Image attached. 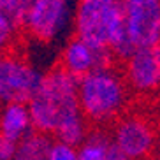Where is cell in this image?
Segmentation results:
<instances>
[{
    "label": "cell",
    "mask_w": 160,
    "mask_h": 160,
    "mask_svg": "<svg viewBox=\"0 0 160 160\" xmlns=\"http://www.w3.org/2000/svg\"><path fill=\"white\" fill-rule=\"evenodd\" d=\"M74 35L95 48H109L122 62L136 51L127 28L125 0H78Z\"/></svg>",
    "instance_id": "6da1fadb"
},
{
    "label": "cell",
    "mask_w": 160,
    "mask_h": 160,
    "mask_svg": "<svg viewBox=\"0 0 160 160\" xmlns=\"http://www.w3.org/2000/svg\"><path fill=\"white\" fill-rule=\"evenodd\" d=\"M28 108L37 132L55 136V132L78 114H83L79 104V79L57 65L42 74L41 85Z\"/></svg>",
    "instance_id": "7a4b0ae2"
},
{
    "label": "cell",
    "mask_w": 160,
    "mask_h": 160,
    "mask_svg": "<svg viewBox=\"0 0 160 160\" xmlns=\"http://www.w3.org/2000/svg\"><path fill=\"white\" fill-rule=\"evenodd\" d=\"M128 88L123 72L116 67L99 69L79 79V104L93 128H109L127 113Z\"/></svg>",
    "instance_id": "3957f363"
},
{
    "label": "cell",
    "mask_w": 160,
    "mask_h": 160,
    "mask_svg": "<svg viewBox=\"0 0 160 160\" xmlns=\"http://www.w3.org/2000/svg\"><path fill=\"white\" fill-rule=\"evenodd\" d=\"M113 146L130 160L155 158L160 151V130L150 116L125 113L109 127Z\"/></svg>",
    "instance_id": "277c9868"
},
{
    "label": "cell",
    "mask_w": 160,
    "mask_h": 160,
    "mask_svg": "<svg viewBox=\"0 0 160 160\" xmlns=\"http://www.w3.org/2000/svg\"><path fill=\"white\" fill-rule=\"evenodd\" d=\"M42 74L28 60L14 51L4 53L0 62V99L2 104L27 102L41 85Z\"/></svg>",
    "instance_id": "5b68a950"
},
{
    "label": "cell",
    "mask_w": 160,
    "mask_h": 160,
    "mask_svg": "<svg viewBox=\"0 0 160 160\" xmlns=\"http://www.w3.org/2000/svg\"><path fill=\"white\" fill-rule=\"evenodd\" d=\"M71 16V0H33L23 32L30 39L49 44L63 33Z\"/></svg>",
    "instance_id": "8992f818"
},
{
    "label": "cell",
    "mask_w": 160,
    "mask_h": 160,
    "mask_svg": "<svg viewBox=\"0 0 160 160\" xmlns=\"http://www.w3.org/2000/svg\"><path fill=\"white\" fill-rule=\"evenodd\" d=\"M116 62L118 58L109 48H95L78 35H72L67 41L58 57V65L78 79L99 69L114 67Z\"/></svg>",
    "instance_id": "52a82bcc"
},
{
    "label": "cell",
    "mask_w": 160,
    "mask_h": 160,
    "mask_svg": "<svg viewBox=\"0 0 160 160\" xmlns=\"http://www.w3.org/2000/svg\"><path fill=\"white\" fill-rule=\"evenodd\" d=\"M123 76L132 93L150 97L160 92V44L137 48L123 62Z\"/></svg>",
    "instance_id": "ba28073f"
},
{
    "label": "cell",
    "mask_w": 160,
    "mask_h": 160,
    "mask_svg": "<svg viewBox=\"0 0 160 160\" xmlns=\"http://www.w3.org/2000/svg\"><path fill=\"white\" fill-rule=\"evenodd\" d=\"M125 16L136 49L160 44V0H125Z\"/></svg>",
    "instance_id": "9c48e42d"
},
{
    "label": "cell",
    "mask_w": 160,
    "mask_h": 160,
    "mask_svg": "<svg viewBox=\"0 0 160 160\" xmlns=\"http://www.w3.org/2000/svg\"><path fill=\"white\" fill-rule=\"evenodd\" d=\"M35 132L33 118L27 102H9L2 106L0 114V139L11 142H21Z\"/></svg>",
    "instance_id": "30bf717a"
},
{
    "label": "cell",
    "mask_w": 160,
    "mask_h": 160,
    "mask_svg": "<svg viewBox=\"0 0 160 160\" xmlns=\"http://www.w3.org/2000/svg\"><path fill=\"white\" fill-rule=\"evenodd\" d=\"M109 128H92L85 141L78 146L79 160H109L113 151Z\"/></svg>",
    "instance_id": "8fae6325"
},
{
    "label": "cell",
    "mask_w": 160,
    "mask_h": 160,
    "mask_svg": "<svg viewBox=\"0 0 160 160\" xmlns=\"http://www.w3.org/2000/svg\"><path fill=\"white\" fill-rule=\"evenodd\" d=\"M53 144V137L42 132H32L18 142L14 160H49V150Z\"/></svg>",
    "instance_id": "7c38bea8"
},
{
    "label": "cell",
    "mask_w": 160,
    "mask_h": 160,
    "mask_svg": "<svg viewBox=\"0 0 160 160\" xmlns=\"http://www.w3.org/2000/svg\"><path fill=\"white\" fill-rule=\"evenodd\" d=\"M33 0H0V14L9 18L16 27L23 30L25 19Z\"/></svg>",
    "instance_id": "4fadbf2b"
},
{
    "label": "cell",
    "mask_w": 160,
    "mask_h": 160,
    "mask_svg": "<svg viewBox=\"0 0 160 160\" xmlns=\"http://www.w3.org/2000/svg\"><path fill=\"white\" fill-rule=\"evenodd\" d=\"M49 160H79L78 146L53 139L51 150H49Z\"/></svg>",
    "instance_id": "5bb4252c"
},
{
    "label": "cell",
    "mask_w": 160,
    "mask_h": 160,
    "mask_svg": "<svg viewBox=\"0 0 160 160\" xmlns=\"http://www.w3.org/2000/svg\"><path fill=\"white\" fill-rule=\"evenodd\" d=\"M23 32V30L16 27L9 18L0 14V42L4 48H11L14 44V41L18 39V35Z\"/></svg>",
    "instance_id": "9a60e30c"
},
{
    "label": "cell",
    "mask_w": 160,
    "mask_h": 160,
    "mask_svg": "<svg viewBox=\"0 0 160 160\" xmlns=\"http://www.w3.org/2000/svg\"><path fill=\"white\" fill-rule=\"evenodd\" d=\"M16 148H18L16 142L0 139V160H14Z\"/></svg>",
    "instance_id": "2e32d148"
},
{
    "label": "cell",
    "mask_w": 160,
    "mask_h": 160,
    "mask_svg": "<svg viewBox=\"0 0 160 160\" xmlns=\"http://www.w3.org/2000/svg\"><path fill=\"white\" fill-rule=\"evenodd\" d=\"M109 160H130V158H127V157L123 155V153H120L116 148H113L111 155H109Z\"/></svg>",
    "instance_id": "e0dca14e"
},
{
    "label": "cell",
    "mask_w": 160,
    "mask_h": 160,
    "mask_svg": "<svg viewBox=\"0 0 160 160\" xmlns=\"http://www.w3.org/2000/svg\"><path fill=\"white\" fill-rule=\"evenodd\" d=\"M150 160H160V158H150Z\"/></svg>",
    "instance_id": "ac0fdd59"
},
{
    "label": "cell",
    "mask_w": 160,
    "mask_h": 160,
    "mask_svg": "<svg viewBox=\"0 0 160 160\" xmlns=\"http://www.w3.org/2000/svg\"><path fill=\"white\" fill-rule=\"evenodd\" d=\"M158 153H160V151H158Z\"/></svg>",
    "instance_id": "d6986e66"
}]
</instances>
